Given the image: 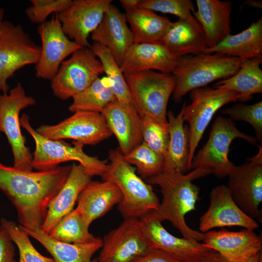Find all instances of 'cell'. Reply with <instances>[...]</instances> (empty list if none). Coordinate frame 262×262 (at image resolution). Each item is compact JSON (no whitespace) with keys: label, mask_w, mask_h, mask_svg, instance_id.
I'll use <instances>...</instances> for the list:
<instances>
[{"label":"cell","mask_w":262,"mask_h":262,"mask_svg":"<svg viewBox=\"0 0 262 262\" xmlns=\"http://www.w3.org/2000/svg\"><path fill=\"white\" fill-rule=\"evenodd\" d=\"M71 165L48 170H24L0 162V190L16 209L19 225L41 229L49 205L65 183Z\"/></svg>","instance_id":"6da1fadb"},{"label":"cell","mask_w":262,"mask_h":262,"mask_svg":"<svg viewBox=\"0 0 262 262\" xmlns=\"http://www.w3.org/2000/svg\"><path fill=\"white\" fill-rule=\"evenodd\" d=\"M212 174L210 170L197 168L188 174L173 170H163L147 179V182L161 188L162 200L158 209L151 212L161 222L168 221L181 234L191 241H202L204 233L194 230L185 222L186 215L196 209L199 188L193 181Z\"/></svg>","instance_id":"7a4b0ae2"},{"label":"cell","mask_w":262,"mask_h":262,"mask_svg":"<svg viewBox=\"0 0 262 262\" xmlns=\"http://www.w3.org/2000/svg\"><path fill=\"white\" fill-rule=\"evenodd\" d=\"M109 163L102 180L117 185L122 195L117 209L125 218L140 219L156 210L160 204L152 185L145 182L136 173V168L124 159L118 148L108 152Z\"/></svg>","instance_id":"3957f363"},{"label":"cell","mask_w":262,"mask_h":262,"mask_svg":"<svg viewBox=\"0 0 262 262\" xmlns=\"http://www.w3.org/2000/svg\"><path fill=\"white\" fill-rule=\"evenodd\" d=\"M242 61L227 55L204 52L178 57L171 73L175 80L174 100L179 102L194 89L232 76L239 69Z\"/></svg>","instance_id":"277c9868"},{"label":"cell","mask_w":262,"mask_h":262,"mask_svg":"<svg viewBox=\"0 0 262 262\" xmlns=\"http://www.w3.org/2000/svg\"><path fill=\"white\" fill-rule=\"evenodd\" d=\"M21 127L34 140L35 147L33 156V168L37 171L50 170L62 163L77 161L91 176L102 177L108 168L106 161L91 156L83 150V145L75 141L70 145L63 140H53L43 137L31 126L30 117L23 114L20 118Z\"/></svg>","instance_id":"5b68a950"},{"label":"cell","mask_w":262,"mask_h":262,"mask_svg":"<svg viewBox=\"0 0 262 262\" xmlns=\"http://www.w3.org/2000/svg\"><path fill=\"white\" fill-rule=\"evenodd\" d=\"M124 75L132 103L140 115H148L168 124L167 106L175 86L173 75L153 70Z\"/></svg>","instance_id":"8992f818"},{"label":"cell","mask_w":262,"mask_h":262,"mask_svg":"<svg viewBox=\"0 0 262 262\" xmlns=\"http://www.w3.org/2000/svg\"><path fill=\"white\" fill-rule=\"evenodd\" d=\"M41 47L27 33L22 25L8 20L0 22V91L9 92L8 80L25 66L39 60Z\"/></svg>","instance_id":"52a82bcc"},{"label":"cell","mask_w":262,"mask_h":262,"mask_svg":"<svg viewBox=\"0 0 262 262\" xmlns=\"http://www.w3.org/2000/svg\"><path fill=\"white\" fill-rule=\"evenodd\" d=\"M236 138L243 139L252 144L257 141L256 137L240 131L230 118L218 116L206 143L193 157L192 168L210 170L218 178L227 177L234 164L229 160L228 154L230 145Z\"/></svg>","instance_id":"ba28073f"},{"label":"cell","mask_w":262,"mask_h":262,"mask_svg":"<svg viewBox=\"0 0 262 262\" xmlns=\"http://www.w3.org/2000/svg\"><path fill=\"white\" fill-rule=\"evenodd\" d=\"M35 103V99L27 95L19 82L8 93L0 94V131L4 133L11 146L13 166L24 170L33 169V155L21 133L19 114Z\"/></svg>","instance_id":"9c48e42d"},{"label":"cell","mask_w":262,"mask_h":262,"mask_svg":"<svg viewBox=\"0 0 262 262\" xmlns=\"http://www.w3.org/2000/svg\"><path fill=\"white\" fill-rule=\"evenodd\" d=\"M191 103L185 104L183 119L188 123L189 133V170L198 144L215 113L222 107L239 100L238 94L232 90L201 87L190 92Z\"/></svg>","instance_id":"30bf717a"},{"label":"cell","mask_w":262,"mask_h":262,"mask_svg":"<svg viewBox=\"0 0 262 262\" xmlns=\"http://www.w3.org/2000/svg\"><path fill=\"white\" fill-rule=\"evenodd\" d=\"M103 73L91 48H81L61 64L51 80V88L56 97L66 100L84 91Z\"/></svg>","instance_id":"8fae6325"},{"label":"cell","mask_w":262,"mask_h":262,"mask_svg":"<svg viewBox=\"0 0 262 262\" xmlns=\"http://www.w3.org/2000/svg\"><path fill=\"white\" fill-rule=\"evenodd\" d=\"M245 163L231 167L227 186L232 198L248 216L262 222V147Z\"/></svg>","instance_id":"7c38bea8"},{"label":"cell","mask_w":262,"mask_h":262,"mask_svg":"<svg viewBox=\"0 0 262 262\" xmlns=\"http://www.w3.org/2000/svg\"><path fill=\"white\" fill-rule=\"evenodd\" d=\"M53 140L72 139L83 145H95L108 139L112 133L101 113L78 111L53 125H42L36 130Z\"/></svg>","instance_id":"4fadbf2b"},{"label":"cell","mask_w":262,"mask_h":262,"mask_svg":"<svg viewBox=\"0 0 262 262\" xmlns=\"http://www.w3.org/2000/svg\"><path fill=\"white\" fill-rule=\"evenodd\" d=\"M37 30L42 45L39 60L35 65V75L51 81L65 59L82 47L64 33L57 13L39 24Z\"/></svg>","instance_id":"5bb4252c"},{"label":"cell","mask_w":262,"mask_h":262,"mask_svg":"<svg viewBox=\"0 0 262 262\" xmlns=\"http://www.w3.org/2000/svg\"><path fill=\"white\" fill-rule=\"evenodd\" d=\"M97 262H133L150 249L137 218H125L106 234Z\"/></svg>","instance_id":"9a60e30c"},{"label":"cell","mask_w":262,"mask_h":262,"mask_svg":"<svg viewBox=\"0 0 262 262\" xmlns=\"http://www.w3.org/2000/svg\"><path fill=\"white\" fill-rule=\"evenodd\" d=\"M139 221L150 248L161 250L181 262H199L213 250L198 241L173 235L151 212Z\"/></svg>","instance_id":"2e32d148"},{"label":"cell","mask_w":262,"mask_h":262,"mask_svg":"<svg viewBox=\"0 0 262 262\" xmlns=\"http://www.w3.org/2000/svg\"><path fill=\"white\" fill-rule=\"evenodd\" d=\"M112 0H74L58 14L64 33L82 48L91 47L88 37L100 23Z\"/></svg>","instance_id":"e0dca14e"},{"label":"cell","mask_w":262,"mask_h":262,"mask_svg":"<svg viewBox=\"0 0 262 262\" xmlns=\"http://www.w3.org/2000/svg\"><path fill=\"white\" fill-rule=\"evenodd\" d=\"M229 227L254 230L259 226L237 205L226 185H218L210 192L209 206L199 219V229L206 233L213 229Z\"/></svg>","instance_id":"ac0fdd59"},{"label":"cell","mask_w":262,"mask_h":262,"mask_svg":"<svg viewBox=\"0 0 262 262\" xmlns=\"http://www.w3.org/2000/svg\"><path fill=\"white\" fill-rule=\"evenodd\" d=\"M202 242L229 262H245L262 249L261 237L254 230L247 229L239 231L210 230L204 233Z\"/></svg>","instance_id":"d6986e66"},{"label":"cell","mask_w":262,"mask_h":262,"mask_svg":"<svg viewBox=\"0 0 262 262\" xmlns=\"http://www.w3.org/2000/svg\"><path fill=\"white\" fill-rule=\"evenodd\" d=\"M91 35L94 42L105 47L110 51L119 66L134 43L126 15L112 4Z\"/></svg>","instance_id":"ffe728a7"},{"label":"cell","mask_w":262,"mask_h":262,"mask_svg":"<svg viewBox=\"0 0 262 262\" xmlns=\"http://www.w3.org/2000/svg\"><path fill=\"white\" fill-rule=\"evenodd\" d=\"M101 114L123 155L142 142L141 117L133 104H122L115 100L108 104Z\"/></svg>","instance_id":"44dd1931"},{"label":"cell","mask_w":262,"mask_h":262,"mask_svg":"<svg viewBox=\"0 0 262 262\" xmlns=\"http://www.w3.org/2000/svg\"><path fill=\"white\" fill-rule=\"evenodd\" d=\"M91 177L80 164H73L63 187L50 201L42 230L49 234L58 222L74 209L78 198Z\"/></svg>","instance_id":"7402d4cb"},{"label":"cell","mask_w":262,"mask_h":262,"mask_svg":"<svg viewBox=\"0 0 262 262\" xmlns=\"http://www.w3.org/2000/svg\"><path fill=\"white\" fill-rule=\"evenodd\" d=\"M177 60L162 43H134L120 67L124 74L153 70L171 73Z\"/></svg>","instance_id":"603a6c76"},{"label":"cell","mask_w":262,"mask_h":262,"mask_svg":"<svg viewBox=\"0 0 262 262\" xmlns=\"http://www.w3.org/2000/svg\"><path fill=\"white\" fill-rule=\"evenodd\" d=\"M193 15L200 24L207 48L215 47L231 34L232 3L219 0H196Z\"/></svg>","instance_id":"cb8c5ba5"},{"label":"cell","mask_w":262,"mask_h":262,"mask_svg":"<svg viewBox=\"0 0 262 262\" xmlns=\"http://www.w3.org/2000/svg\"><path fill=\"white\" fill-rule=\"evenodd\" d=\"M116 184L109 180H90L80 194L77 207L91 223L102 217L122 200Z\"/></svg>","instance_id":"d4e9b609"},{"label":"cell","mask_w":262,"mask_h":262,"mask_svg":"<svg viewBox=\"0 0 262 262\" xmlns=\"http://www.w3.org/2000/svg\"><path fill=\"white\" fill-rule=\"evenodd\" d=\"M203 52L217 53L242 60L262 58V18L236 34H230L212 48Z\"/></svg>","instance_id":"484cf974"},{"label":"cell","mask_w":262,"mask_h":262,"mask_svg":"<svg viewBox=\"0 0 262 262\" xmlns=\"http://www.w3.org/2000/svg\"><path fill=\"white\" fill-rule=\"evenodd\" d=\"M184 102L179 113L175 115L172 111L167 112L169 135L167 153L163 170H173L181 174L189 171V133L187 125H184Z\"/></svg>","instance_id":"4316f807"},{"label":"cell","mask_w":262,"mask_h":262,"mask_svg":"<svg viewBox=\"0 0 262 262\" xmlns=\"http://www.w3.org/2000/svg\"><path fill=\"white\" fill-rule=\"evenodd\" d=\"M162 43L175 57L196 55L207 48L200 24L179 19L171 23Z\"/></svg>","instance_id":"83f0119b"},{"label":"cell","mask_w":262,"mask_h":262,"mask_svg":"<svg viewBox=\"0 0 262 262\" xmlns=\"http://www.w3.org/2000/svg\"><path fill=\"white\" fill-rule=\"evenodd\" d=\"M29 235L39 242L52 256L55 262H97L92 259L101 247L102 240L85 244H71L60 242L50 237L41 229L24 228Z\"/></svg>","instance_id":"f1b7e54d"},{"label":"cell","mask_w":262,"mask_h":262,"mask_svg":"<svg viewBox=\"0 0 262 262\" xmlns=\"http://www.w3.org/2000/svg\"><path fill=\"white\" fill-rule=\"evenodd\" d=\"M262 58L242 60L239 69L232 76L216 82L213 88L234 91L239 100H250L254 94L262 92Z\"/></svg>","instance_id":"f546056e"},{"label":"cell","mask_w":262,"mask_h":262,"mask_svg":"<svg viewBox=\"0 0 262 262\" xmlns=\"http://www.w3.org/2000/svg\"><path fill=\"white\" fill-rule=\"evenodd\" d=\"M134 43H160L172 22L154 11L136 8L126 12Z\"/></svg>","instance_id":"4dcf8cb0"},{"label":"cell","mask_w":262,"mask_h":262,"mask_svg":"<svg viewBox=\"0 0 262 262\" xmlns=\"http://www.w3.org/2000/svg\"><path fill=\"white\" fill-rule=\"evenodd\" d=\"M91 224L82 211L77 206L58 222L49 235L55 240L67 243L96 242L101 238L89 232Z\"/></svg>","instance_id":"1f68e13d"},{"label":"cell","mask_w":262,"mask_h":262,"mask_svg":"<svg viewBox=\"0 0 262 262\" xmlns=\"http://www.w3.org/2000/svg\"><path fill=\"white\" fill-rule=\"evenodd\" d=\"M68 110L101 113L110 103L116 100L107 77L97 78L84 91L75 96Z\"/></svg>","instance_id":"d6a6232c"},{"label":"cell","mask_w":262,"mask_h":262,"mask_svg":"<svg viewBox=\"0 0 262 262\" xmlns=\"http://www.w3.org/2000/svg\"><path fill=\"white\" fill-rule=\"evenodd\" d=\"M91 48L101 64L116 100L122 104H133L124 75L110 51L96 42H93Z\"/></svg>","instance_id":"836d02e7"},{"label":"cell","mask_w":262,"mask_h":262,"mask_svg":"<svg viewBox=\"0 0 262 262\" xmlns=\"http://www.w3.org/2000/svg\"><path fill=\"white\" fill-rule=\"evenodd\" d=\"M124 157L129 164L136 166L137 173L142 179L154 176L164 169V158L143 141Z\"/></svg>","instance_id":"e575fe53"},{"label":"cell","mask_w":262,"mask_h":262,"mask_svg":"<svg viewBox=\"0 0 262 262\" xmlns=\"http://www.w3.org/2000/svg\"><path fill=\"white\" fill-rule=\"evenodd\" d=\"M0 222L18 249V262H55L53 258L44 256L36 249L30 240V236L20 225L4 218Z\"/></svg>","instance_id":"d590c367"},{"label":"cell","mask_w":262,"mask_h":262,"mask_svg":"<svg viewBox=\"0 0 262 262\" xmlns=\"http://www.w3.org/2000/svg\"><path fill=\"white\" fill-rule=\"evenodd\" d=\"M141 117L143 142L164 158L169 141L168 124H163L148 115Z\"/></svg>","instance_id":"8d00e7d4"},{"label":"cell","mask_w":262,"mask_h":262,"mask_svg":"<svg viewBox=\"0 0 262 262\" xmlns=\"http://www.w3.org/2000/svg\"><path fill=\"white\" fill-rule=\"evenodd\" d=\"M138 8L175 15L194 24H199L193 14L195 12L191 0H140Z\"/></svg>","instance_id":"74e56055"},{"label":"cell","mask_w":262,"mask_h":262,"mask_svg":"<svg viewBox=\"0 0 262 262\" xmlns=\"http://www.w3.org/2000/svg\"><path fill=\"white\" fill-rule=\"evenodd\" d=\"M221 113L228 115L232 120L244 121L249 123L255 130L257 141L262 144V100L251 105L237 103L230 107L222 110Z\"/></svg>","instance_id":"f35d334b"},{"label":"cell","mask_w":262,"mask_h":262,"mask_svg":"<svg viewBox=\"0 0 262 262\" xmlns=\"http://www.w3.org/2000/svg\"><path fill=\"white\" fill-rule=\"evenodd\" d=\"M71 0H31V5L25 10L28 18L33 23L42 24L52 14H59L72 3Z\"/></svg>","instance_id":"ab89813d"},{"label":"cell","mask_w":262,"mask_h":262,"mask_svg":"<svg viewBox=\"0 0 262 262\" xmlns=\"http://www.w3.org/2000/svg\"><path fill=\"white\" fill-rule=\"evenodd\" d=\"M13 243L8 233L0 225V262H16Z\"/></svg>","instance_id":"60d3db41"},{"label":"cell","mask_w":262,"mask_h":262,"mask_svg":"<svg viewBox=\"0 0 262 262\" xmlns=\"http://www.w3.org/2000/svg\"><path fill=\"white\" fill-rule=\"evenodd\" d=\"M133 262H181L171 255L157 249L150 248Z\"/></svg>","instance_id":"b9f144b4"},{"label":"cell","mask_w":262,"mask_h":262,"mask_svg":"<svg viewBox=\"0 0 262 262\" xmlns=\"http://www.w3.org/2000/svg\"><path fill=\"white\" fill-rule=\"evenodd\" d=\"M199 262H227L219 253L212 250L206 257Z\"/></svg>","instance_id":"7bdbcfd3"},{"label":"cell","mask_w":262,"mask_h":262,"mask_svg":"<svg viewBox=\"0 0 262 262\" xmlns=\"http://www.w3.org/2000/svg\"><path fill=\"white\" fill-rule=\"evenodd\" d=\"M140 0H120L122 7L126 12L138 7Z\"/></svg>","instance_id":"ee69618b"},{"label":"cell","mask_w":262,"mask_h":262,"mask_svg":"<svg viewBox=\"0 0 262 262\" xmlns=\"http://www.w3.org/2000/svg\"><path fill=\"white\" fill-rule=\"evenodd\" d=\"M243 4L246 5L249 7L262 9V0H246L243 2Z\"/></svg>","instance_id":"f6af8a7d"},{"label":"cell","mask_w":262,"mask_h":262,"mask_svg":"<svg viewBox=\"0 0 262 262\" xmlns=\"http://www.w3.org/2000/svg\"><path fill=\"white\" fill-rule=\"evenodd\" d=\"M245 262H262V251L249 257Z\"/></svg>","instance_id":"bcb514c9"},{"label":"cell","mask_w":262,"mask_h":262,"mask_svg":"<svg viewBox=\"0 0 262 262\" xmlns=\"http://www.w3.org/2000/svg\"><path fill=\"white\" fill-rule=\"evenodd\" d=\"M4 15V10L0 8V22L3 20V17Z\"/></svg>","instance_id":"7dc6e473"},{"label":"cell","mask_w":262,"mask_h":262,"mask_svg":"<svg viewBox=\"0 0 262 262\" xmlns=\"http://www.w3.org/2000/svg\"></svg>","instance_id":"c3c4849f"}]
</instances>
